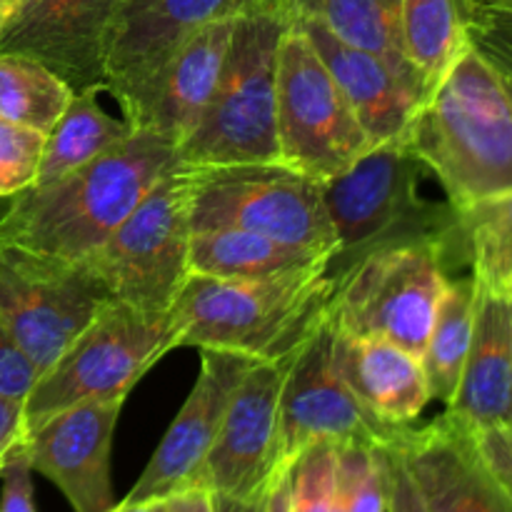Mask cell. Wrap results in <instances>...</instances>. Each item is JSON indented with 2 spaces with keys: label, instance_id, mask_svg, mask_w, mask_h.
Instances as JSON below:
<instances>
[{
  "label": "cell",
  "instance_id": "obj_1",
  "mask_svg": "<svg viewBox=\"0 0 512 512\" xmlns=\"http://www.w3.org/2000/svg\"><path fill=\"white\" fill-rule=\"evenodd\" d=\"M178 165V148L133 128L103 155L48 185H30L0 213V243L60 260H85Z\"/></svg>",
  "mask_w": 512,
  "mask_h": 512
},
{
  "label": "cell",
  "instance_id": "obj_2",
  "mask_svg": "<svg viewBox=\"0 0 512 512\" xmlns=\"http://www.w3.org/2000/svg\"><path fill=\"white\" fill-rule=\"evenodd\" d=\"M403 138L455 210L512 190V88L473 45L430 85Z\"/></svg>",
  "mask_w": 512,
  "mask_h": 512
},
{
  "label": "cell",
  "instance_id": "obj_3",
  "mask_svg": "<svg viewBox=\"0 0 512 512\" xmlns=\"http://www.w3.org/2000/svg\"><path fill=\"white\" fill-rule=\"evenodd\" d=\"M333 290L328 265L265 280L190 275L170 308L175 348L223 350L255 363L293 358L328 323Z\"/></svg>",
  "mask_w": 512,
  "mask_h": 512
},
{
  "label": "cell",
  "instance_id": "obj_4",
  "mask_svg": "<svg viewBox=\"0 0 512 512\" xmlns=\"http://www.w3.org/2000/svg\"><path fill=\"white\" fill-rule=\"evenodd\" d=\"M290 5H273L235 20L223 75L203 120L178 148L183 168L280 163L275 73Z\"/></svg>",
  "mask_w": 512,
  "mask_h": 512
},
{
  "label": "cell",
  "instance_id": "obj_5",
  "mask_svg": "<svg viewBox=\"0 0 512 512\" xmlns=\"http://www.w3.org/2000/svg\"><path fill=\"white\" fill-rule=\"evenodd\" d=\"M453 243L455 238L423 235L383 243L360 255L335 278L328 305L330 328L360 338L390 340L423 360L450 283Z\"/></svg>",
  "mask_w": 512,
  "mask_h": 512
},
{
  "label": "cell",
  "instance_id": "obj_6",
  "mask_svg": "<svg viewBox=\"0 0 512 512\" xmlns=\"http://www.w3.org/2000/svg\"><path fill=\"white\" fill-rule=\"evenodd\" d=\"M423 170L400 135L373 145L348 170L320 183L338 238V250L328 263L333 278L345 273L363 253L393 240L423 235L463 240L453 205L420 198Z\"/></svg>",
  "mask_w": 512,
  "mask_h": 512
},
{
  "label": "cell",
  "instance_id": "obj_7",
  "mask_svg": "<svg viewBox=\"0 0 512 512\" xmlns=\"http://www.w3.org/2000/svg\"><path fill=\"white\" fill-rule=\"evenodd\" d=\"M193 195V168L175 165L83 260L110 298L150 315H170L190 278Z\"/></svg>",
  "mask_w": 512,
  "mask_h": 512
},
{
  "label": "cell",
  "instance_id": "obj_8",
  "mask_svg": "<svg viewBox=\"0 0 512 512\" xmlns=\"http://www.w3.org/2000/svg\"><path fill=\"white\" fill-rule=\"evenodd\" d=\"M173 348L170 315H150L108 300L93 323L38 378L25 400L28 428L85 400H125L135 383Z\"/></svg>",
  "mask_w": 512,
  "mask_h": 512
},
{
  "label": "cell",
  "instance_id": "obj_9",
  "mask_svg": "<svg viewBox=\"0 0 512 512\" xmlns=\"http://www.w3.org/2000/svg\"><path fill=\"white\" fill-rule=\"evenodd\" d=\"M275 120L280 163L318 183L348 170L373 148L348 98L295 18L278 50Z\"/></svg>",
  "mask_w": 512,
  "mask_h": 512
},
{
  "label": "cell",
  "instance_id": "obj_10",
  "mask_svg": "<svg viewBox=\"0 0 512 512\" xmlns=\"http://www.w3.org/2000/svg\"><path fill=\"white\" fill-rule=\"evenodd\" d=\"M193 230L235 228L333 258V223L318 180L283 163L193 168Z\"/></svg>",
  "mask_w": 512,
  "mask_h": 512
},
{
  "label": "cell",
  "instance_id": "obj_11",
  "mask_svg": "<svg viewBox=\"0 0 512 512\" xmlns=\"http://www.w3.org/2000/svg\"><path fill=\"white\" fill-rule=\"evenodd\" d=\"M110 298L83 260L0 243V323L43 375Z\"/></svg>",
  "mask_w": 512,
  "mask_h": 512
},
{
  "label": "cell",
  "instance_id": "obj_12",
  "mask_svg": "<svg viewBox=\"0 0 512 512\" xmlns=\"http://www.w3.org/2000/svg\"><path fill=\"white\" fill-rule=\"evenodd\" d=\"M288 0H120L108 50V88L133 128L150 88L175 50L218 20Z\"/></svg>",
  "mask_w": 512,
  "mask_h": 512
},
{
  "label": "cell",
  "instance_id": "obj_13",
  "mask_svg": "<svg viewBox=\"0 0 512 512\" xmlns=\"http://www.w3.org/2000/svg\"><path fill=\"white\" fill-rule=\"evenodd\" d=\"M403 428L375 418L335 373L330 323H325L293 355L280 395V463L283 465H293V460L308 445L323 440L335 445L365 443L388 448L398 440Z\"/></svg>",
  "mask_w": 512,
  "mask_h": 512
},
{
  "label": "cell",
  "instance_id": "obj_14",
  "mask_svg": "<svg viewBox=\"0 0 512 512\" xmlns=\"http://www.w3.org/2000/svg\"><path fill=\"white\" fill-rule=\"evenodd\" d=\"M120 0H20L0 30V53L58 75L73 95L108 88V50Z\"/></svg>",
  "mask_w": 512,
  "mask_h": 512
},
{
  "label": "cell",
  "instance_id": "obj_15",
  "mask_svg": "<svg viewBox=\"0 0 512 512\" xmlns=\"http://www.w3.org/2000/svg\"><path fill=\"white\" fill-rule=\"evenodd\" d=\"M293 358L255 363L230 398L198 488L228 498L268 493L280 463V395Z\"/></svg>",
  "mask_w": 512,
  "mask_h": 512
},
{
  "label": "cell",
  "instance_id": "obj_16",
  "mask_svg": "<svg viewBox=\"0 0 512 512\" xmlns=\"http://www.w3.org/2000/svg\"><path fill=\"white\" fill-rule=\"evenodd\" d=\"M123 403L85 400L28 428L23 453L30 468L48 478L75 512L115 508L110 453Z\"/></svg>",
  "mask_w": 512,
  "mask_h": 512
},
{
  "label": "cell",
  "instance_id": "obj_17",
  "mask_svg": "<svg viewBox=\"0 0 512 512\" xmlns=\"http://www.w3.org/2000/svg\"><path fill=\"white\" fill-rule=\"evenodd\" d=\"M255 360L223 350H200V375L170 423L138 483L123 503H148L198 488L200 470L213 450L225 410Z\"/></svg>",
  "mask_w": 512,
  "mask_h": 512
},
{
  "label": "cell",
  "instance_id": "obj_18",
  "mask_svg": "<svg viewBox=\"0 0 512 512\" xmlns=\"http://www.w3.org/2000/svg\"><path fill=\"white\" fill-rule=\"evenodd\" d=\"M393 448L403 455L428 512H512V498L480 458L468 428L440 415L405 425Z\"/></svg>",
  "mask_w": 512,
  "mask_h": 512
},
{
  "label": "cell",
  "instance_id": "obj_19",
  "mask_svg": "<svg viewBox=\"0 0 512 512\" xmlns=\"http://www.w3.org/2000/svg\"><path fill=\"white\" fill-rule=\"evenodd\" d=\"M235 20L205 25L175 50L155 78L133 128L153 130L175 148L193 135L223 75Z\"/></svg>",
  "mask_w": 512,
  "mask_h": 512
},
{
  "label": "cell",
  "instance_id": "obj_20",
  "mask_svg": "<svg viewBox=\"0 0 512 512\" xmlns=\"http://www.w3.org/2000/svg\"><path fill=\"white\" fill-rule=\"evenodd\" d=\"M293 18L348 98L370 143L380 145L390 138H400L408 130L410 118L423 100L425 90L408 83L393 65H388L378 55L338 40L318 20L295 13Z\"/></svg>",
  "mask_w": 512,
  "mask_h": 512
},
{
  "label": "cell",
  "instance_id": "obj_21",
  "mask_svg": "<svg viewBox=\"0 0 512 512\" xmlns=\"http://www.w3.org/2000/svg\"><path fill=\"white\" fill-rule=\"evenodd\" d=\"M445 413L468 430L512 425V303L480 285L473 343Z\"/></svg>",
  "mask_w": 512,
  "mask_h": 512
},
{
  "label": "cell",
  "instance_id": "obj_22",
  "mask_svg": "<svg viewBox=\"0 0 512 512\" xmlns=\"http://www.w3.org/2000/svg\"><path fill=\"white\" fill-rule=\"evenodd\" d=\"M333 365L350 393L388 425H413L433 400L423 360L390 340L333 330Z\"/></svg>",
  "mask_w": 512,
  "mask_h": 512
},
{
  "label": "cell",
  "instance_id": "obj_23",
  "mask_svg": "<svg viewBox=\"0 0 512 512\" xmlns=\"http://www.w3.org/2000/svg\"><path fill=\"white\" fill-rule=\"evenodd\" d=\"M330 255L235 228L193 230L190 275L218 280H265L328 265Z\"/></svg>",
  "mask_w": 512,
  "mask_h": 512
},
{
  "label": "cell",
  "instance_id": "obj_24",
  "mask_svg": "<svg viewBox=\"0 0 512 512\" xmlns=\"http://www.w3.org/2000/svg\"><path fill=\"white\" fill-rule=\"evenodd\" d=\"M290 10L318 20L338 40L393 65L408 83L428 93V83L405 55L400 0H288Z\"/></svg>",
  "mask_w": 512,
  "mask_h": 512
},
{
  "label": "cell",
  "instance_id": "obj_25",
  "mask_svg": "<svg viewBox=\"0 0 512 512\" xmlns=\"http://www.w3.org/2000/svg\"><path fill=\"white\" fill-rule=\"evenodd\" d=\"M130 130L133 128L125 120L110 118L95 95H73L58 123L45 135L43 158L33 185H48L73 173L128 138Z\"/></svg>",
  "mask_w": 512,
  "mask_h": 512
},
{
  "label": "cell",
  "instance_id": "obj_26",
  "mask_svg": "<svg viewBox=\"0 0 512 512\" xmlns=\"http://www.w3.org/2000/svg\"><path fill=\"white\" fill-rule=\"evenodd\" d=\"M475 305H478V283L473 275L450 280L425 345L423 368L428 375L430 398L440 400L443 405H450L460 385V375L473 343Z\"/></svg>",
  "mask_w": 512,
  "mask_h": 512
},
{
  "label": "cell",
  "instance_id": "obj_27",
  "mask_svg": "<svg viewBox=\"0 0 512 512\" xmlns=\"http://www.w3.org/2000/svg\"><path fill=\"white\" fill-rule=\"evenodd\" d=\"M405 55L430 85L470 45L463 0H400Z\"/></svg>",
  "mask_w": 512,
  "mask_h": 512
},
{
  "label": "cell",
  "instance_id": "obj_28",
  "mask_svg": "<svg viewBox=\"0 0 512 512\" xmlns=\"http://www.w3.org/2000/svg\"><path fill=\"white\" fill-rule=\"evenodd\" d=\"M455 213L475 283L512 303V190Z\"/></svg>",
  "mask_w": 512,
  "mask_h": 512
},
{
  "label": "cell",
  "instance_id": "obj_29",
  "mask_svg": "<svg viewBox=\"0 0 512 512\" xmlns=\"http://www.w3.org/2000/svg\"><path fill=\"white\" fill-rule=\"evenodd\" d=\"M70 98L73 90L45 65L0 53V118L48 135Z\"/></svg>",
  "mask_w": 512,
  "mask_h": 512
},
{
  "label": "cell",
  "instance_id": "obj_30",
  "mask_svg": "<svg viewBox=\"0 0 512 512\" xmlns=\"http://www.w3.org/2000/svg\"><path fill=\"white\" fill-rule=\"evenodd\" d=\"M335 485L343 490L350 512H385L388 508L385 448L365 443L338 445Z\"/></svg>",
  "mask_w": 512,
  "mask_h": 512
},
{
  "label": "cell",
  "instance_id": "obj_31",
  "mask_svg": "<svg viewBox=\"0 0 512 512\" xmlns=\"http://www.w3.org/2000/svg\"><path fill=\"white\" fill-rule=\"evenodd\" d=\"M338 445L313 443L290 465V512H330Z\"/></svg>",
  "mask_w": 512,
  "mask_h": 512
},
{
  "label": "cell",
  "instance_id": "obj_32",
  "mask_svg": "<svg viewBox=\"0 0 512 512\" xmlns=\"http://www.w3.org/2000/svg\"><path fill=\"white\" fill-rule=\"evenodd\" d=\"M45 135L0 118V200H10L35 183Z\"/></svg>",
  "mask_w": 512,
  "mask_h": 512
},
{
  "label": "cell",
  "instance_id": "obj_33",
  "mask_svg": "<svg viewBox=\"0 0 512 512\" xmlns=\"http://www.w3.org/2000/svg\"><path fill=\"white\" fill-rule=\"evenodd\" d=\"M468 40L512 88V0L468 15Z\"/></svg>",
  "mask_w": 512,
  "mask_h": 512
},
{
  "label": "cell",
  "instance_id": "obj_34",
  "mask_svg": "<svg viewBox=\"0 0 512 512\" xmlns=\"http://www.w3.org/2000/svg\"><path fill=\"white\" fill-rule=\"evenodd\" d=\"M40 373L33 360L23 353L13 335L0 323V398L23 403L33 393Z\"/></svg>",
  "mask_w": 512,
  "mask_h": 512
},
{
  "label": "cell",
  "instance_id": "obj_35",
  "mask_svg": "<svg viewBox=\"0 0 512 512\" xmlns=\"http://www.w3.org/2000/svg\"><path fill=\"white\" fill-rule=\"evenodd\" d=\"M385 478H388V508L385 512H428L403 455L393 445L385 448Z\"/></svg>",
  "mask_w": 512,
  "mask_h": 512
},
{
  "label": "cell",
  "instance_id": "obj_36",
  "mask_svg": "<svg viewBox=\"0 0 512 512\" xmlns=\"http://www.w3.org/2000/svg\"><path fill=\"white\" fill-rule=\"evenodd\" d=\"M470 435H473L480 458L485 460L490 473L498 478V483L508 490L512 498V425L508 428L470 430Z\"/></svg>",
  "mask_w": 512,
  "mask_h": 512
},
{
  "label": "cell",
  "instance_id": "obj_37",
  "mask_svg": "<svg viewBox=\"0 0 512 512\" xmlns=\"http://www.w3.org/2000/svg\"><path fill=\"white\" fill-rule=\"evenodd\" d=\"M3 490H0V512H35L33 498V468L20 450L0 473Z\"/></svg>",
  "mask_w": 512,
  "mask_h": 512
},
{
  "label": "cell",
  "instance_id": "obj_38",
  "mask_svg": "<svg viewBox=\"0 0 512 512\" xmlns=\"http://www.w3.org/2000/svg\"><path fill=\"white\" fill-rule=\"evenodd\" d=\"M25 435H28L25 405L0 398V473L23 450Z\"/></svg>",
  "mask_w": 512,
  "mask_h": 512
},
{
  "label": "cell",
  "instance_id": "obj_39",
  "mask_svg": "<svg viewBox=\"0 0 512 512\" xmlns=\"http://www.w3.org/2000/svg\"><path fill=\"white\" fill-rule=\"evenodd\" d=\"M165 512H215L213 493L205 488H190L168 498Z\"/></svg>",
  "mask_w": 512,
  "mask_h": 512
},
{
  "label": "cell",
  "instance_id": "obj_40",
  "mask_svg": "<svg viewBox=\"0 0 512 512\" xmlns=\"http://www.w3.org/2000/svg\"><path fill=\"white\" fill-rule=\"evenodd\" d=\"M263 512H290V465L280 468L265 495Z\"/></svg>",
  "mask_w": 512,
  "mask_h": 512
},
{
  "label": "cell",
  "instance_id": "obj_41",
  "mask_svg": "<svg viewBox=\"0 0 512 512\" xmlns=\"http://www.w3.org/2000/svg\"><path fill=\"white\" fill-rule=\"evenodd\" d=\"M265 495H258V498H228V495H213V505H215V512H263Z\"/></svg>",
  "mask_w": 512,
  "mask_h": 512
},
{
  "label": "cell",
  "instance_id": "obj_42",
  "mask_svg": "<svg viewBox=\"0 0 512 512\" xmlns=\"http://www.w3.org/2000/svg\"><path fill=\"white\" fill-rule=\"evenodd\" d=\"M168 510V498L163 500H148V503H115L110 512H165Z\"/></svg>",
  "mask_w": 512,
  "mask_h": 512
},
{
  "label": "cell",
  "instance_id": "obj_43",
  "mask_svg": "<svg viewBox=\"0 0 512 512\" xmlns=\"http://www.w3.org/2000/svg\"><path fill=\"white\" fill-rule=\"evenodd\" d=\"M495 0H463V8H465V18L473 13H478V10L488 8V5H493Z\"/></svg>",
  "mask_w": 512,
  "mask_h": 512
},
{
  "label": "cell",
  "instance_id": "obj_44",
  "mask_svg": "<svg viewBox=\"0 0 512 512\" xmlns=\"http://www.w3.org/2000/svg\"><path fill=\"white\" fill-rule=\"evenodd\" d=\"M0 3H3V10H5V18H8L10 13H13V8L15 5L20 3V0H0Z\"/></svg>",
  "mask_w": 512,
  "mask_h": 512
},
{
  "label": "cell",
  "instance_id": "obj_45",
  "mask_svg": "<svg viewBox=\"0 0 512 512\" xmlns=\"http://www.w3.org/2000/svg\"><path fill=\"white\" fill-rule=\"evenodd\" d=\"M3 23H5V10H3V3H0V30H3Z\"/></svg>",
  "mask_w": 512,
  "mask_h": 512
},
{
  "label": "cell",
  "instance_id": "obj_46",
  "mask_svg": "<svg viewBox=\"0 0 512 512\" xmlns=\"http://www.w3.org/2000/svg\"><path fill=\"white\" fill-rule=\"evenodd\" d=\"M0 213H3V210H0Z\"/></svg>",
  "mask_w": 512,
  "mask_h": 512
}]
</instances>
